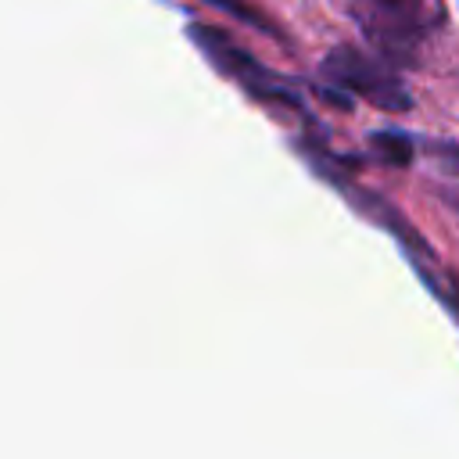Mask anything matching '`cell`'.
Masks as SVG:
<instances>
[{
	"mask_svg": "<svg viewBox=\"0 0 459 459\" xmlns=\"http://www.w3.org/2000/svg\"><path fill=\"white\" fill-rule=\"evenodd\" d=\"M204 4H212V7H219V11H226V14H233L237 22H244L247 29H258V32H265V36H273V39H287L283 36V29L276 25V22H269L255 4H247V0H204Z\"/></svg>",
	"mask_w": 459,
	"mask_h": 459,
	"instance_id": "cell-5",
	"label": "cell"
},
{
	"mask_svg": "<svg viewBox=\"0 0 459 459\" xmlns=\"http://www.w3.org/2000/svg\"><path fill=\"white\" fill-rule=\"evenodd\" d=\"M186 36L190 43L219 68V75H226L230 82H237L247 97L262 100V104H280V108H290L298 115H308L305 108V97H301V82L294 79H283L280 72H273L269 65H262L255 54H247L226 29L212 25V22H190L186 25Z\"/></svg>",
	"mask_w": 459,
	"mask_h": 459,
	"instance_id": "cell-2",
	"label": "cell"
},
{
	"mask_svg": "<svg viewBox=\"0 0 459 459\" xmlns=\"http://www.w3.org/2000/svg\"><path fill=\"white\" fill-rule=\"evenodd\" d=\"M348 18L394 68H416L423 47L448 25L445 0H344Z\"/></svg>",
	"mask_w": 459,
	"mask_h": 459,
	"instance_id": "cell-1",
	"label": "cell"
},
{
	"mask_svg": "<svg viewBox=\"0 0 459 459\" xmlns=\"http://www.w3.org/2000/svg\"><path fill=\"white\" fill-rule=\"evenodd\" d=\"M369 147H373V154H377L380 161H387V165H409L412 154H416L412 136L402 133V129H377V133L369 136Z\"/></svg>",
	"mask_w": 459,
	"mask_h": 459,
	"instance_id": "cell-4",
	"label": "cell"
},
{
	"mask_svg": "<svg viewBox=\"0 0 459 459\" xmlns=\"http://www.w3.org/2000/svg\"><path fill=\"white\" fill-rule=\"evenodd\" d=\"M319 79L337 86V90H344V93H351V97L369 100L380 111H391V115L412 111L409 86L402 82L398 68L387 57H380L377 50H362L355 43H337V47H330L323 54Z\"/></svg>",
	"mask_w": 459,
	"mask_h": 459,
	"instance_id": "cell-3",
	"label": "cell"
}]
</instances>
